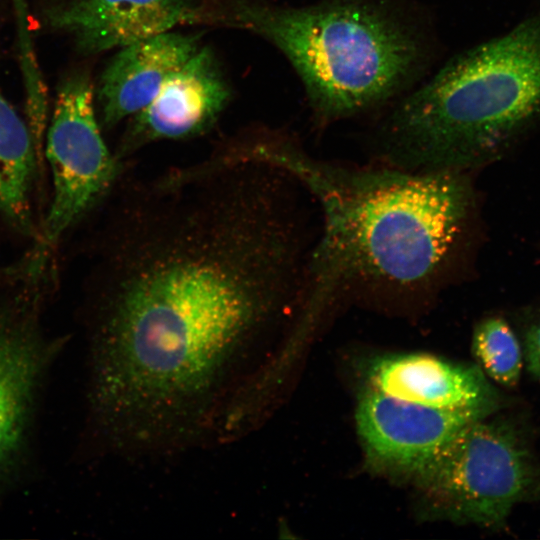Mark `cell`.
Segmentation results:
<instances>
[{
	"instance_id": "cell-9",
	"label": "cell",
	"mask_w": 540,
	"mask_h": 540,
	"mask_svg": "<svg viewBox=\"0 0 540 540\" xmlns=\"http://www.w3.org/2000/svg\"><path fill=\"white\" fill-rule=\"evenodd\" d=\"M200 15L192 0H70L50 8L45 19L72 35L81 51L100 53L191 24Z\"/></svg>"
},
{
	"instance_id": "cell-15",
	"label": "cell",
	"mask_w": 540,
	"mask_h": 540,
	"mask_svg": "<svg viewBox=\"0 0 540 540\" xmlns=\"http://www.w3.org/2000/svg\"><path fill=\"white\" fill-rule=\"evenodd\" d=\"M525 358L527 369L540 382V322L533 325L527 332Z\"/></svg>"
},
{
	"instance_id": "cell-5",
	"label": "cell",
	"mask_w": 540,
	"mask_h": 540,
	"mask_svg": "<svg viewBox=\"0 0 540 540\" xmlns=\"http://www.w3.org/2000/svg\"><path fill=\"white\" fill-rule=\"evenodd\" d=\"M413 478L442 516L486 528L502 527L512 508L540 489V469L518 430L477 420Z\"/></svg>"
},
{
	"instance_id": "cell-1",
	"label": "cell",
	"mask_w": 540,
	"mask_h": 540,
	"mask_svg": "<svg viewBox=\"0 0 540 540\" xmlns=\"http://www.w3.org/2000/svg\"><path fill=\"white\" fill-rule=\"evenodd\" d=\"M284 175L214 154L128 186L95 344L171 393L214 388L252 364L296 280Z\"/></svg>"
},
{
	"instance_id": "cell-14",
	"label": "cell",
	"mask_w": 540,
	"mask_h": 540,
	"mask_svg": "<svg viewBox=\"0 0 540 540\" xmlns=\"http://www.w3.org/2000/svg\"><path fill=\"white\" fill-rule=\"evenodd\" d=\"M35 149L28 123L14 110L0 88V178L26 168L34 158Z\"/></svg>"
},
{
	"instance_id": "cell-4",
	"label": "cell",
	"mask_w": 540,
	"mask_h": 540,
	"mask_svg": "<svg viewBox=\"0 0 540 540\" xmlns=\"http://www.w3.org/2000/svg\"><path fill=\"white\" fill-rule=\"evenodd\" d=\"M540 120V5L509 30L450 58L398 99L392 143L411 166L478 164Z\"/></svg>"
},
{
	"instance_id": "cell-8",
	"label": "cell",
	"mask_w": 540,
	"mask_h": 540,
	"mask_svg": "<svg viewBox=\"0 0 540 540\" xmlns=\"http://www.w3.org/2000/svg\"><path fill=\"white\" fill-rule=\"evenodd\" d=\"M230 97L213 52L200 46L163 84L151 103L130 118L115 156L122 161L148 143L207 132Z\"/></svg>"
},
{
	"instance_id": "cell-3",
	"label": "cell",
	"mask_w": 540,
	"mask_h": 540,
	"mask_svg": "<svg viewBox=\"0 0 540 540\" xmlns=\"http://www.w3.org/2000/svg\"><path fill=\"white\" fill-rule=\"evenodd\" d=\"M233 20L286 57L320 124L395 102L417 85L435 54L430 22L406 0L240 3Z\"/></svg>"
},
{
	"instance_id": "cell-10",
	"label": "cell",
	"mask_w": 540,
	"mask_h": 540,
	"mask_svg": "<svg viewBox=\"0 0 540 540\" xmlns=\"http://www.w3.org/2000/svg\"><path fill=\"white\" fill-rule=\"evenodd\" d=\"M370 386L405 401L488 417L499 397L477 366L456 364L426 354H406L375 360Z\"/></svg>"
},
{
	"instance_id": "cell-13",
	"label": "cell",
	"mask_w": 540,
	"mask_h": 540,
	"mask_svg": "<svg viewBox=\"0 0 540 540\" xmlns=\"http://www.w3.org/2000/svg\"><path fill=\"white\" fill-rule=\"evenodd\" d=\"M473 353L486 374L505 386L518 383L522 354L518 340L501 318H488L474 330Z\"/></svg>"
},
{
	"instance_id": "cell-2",
	"label": "cell",
	"mask_w": 540,
	"mask_h": 540,
	"mask_svg": "<svg viewBox=\"0 0 540 540\" xmlns=\"http://www.w3.org/2000/svg\"><path fill=\"white\" fill-rule=\"evenodd\" d=\"M256 152L322 207L323 233L304 291L309 312L351 284L424 281L448 256L467 216L470 194L460 172L351 169L274 135H263Z\"/></svg>"
},
{
	"instance_id": "cell-12",
	"label": "cell",
	"mask_w": 540,
	"mask_h": 540,
	"mask_svg": "<svg viewBox=\"0 0 540 540\" xmlns=\"http://www.w3.org/2000/svg\"><path fill=\"white\" fill-rule=\"evenodd\" d=\"M45 350L27 306L0 310V471L19 449Z\"/></svg>"
},
{
	"instance_id": "cell-7",
	"label": "cell",
	"mask_w": 540,
	"mask_h": 540,
	"mask_svg": "<svg viewBox=\"0 0 540 540\" xmlns=\"http://www.w3.org/2000/svg\"><path fill=\"white\" fill-rule=\"evenodd\" d=\"M486 418L466 410L429 407L389 396L372 386L361 394L356 423L369 461L414 476L471 423Z\"/></svg>"
},
{
	"instance_id": "cell-11",
	"label": "cell",
	"mask_w": 540,
	"mask_h": 540,
	"mask_svg": "<svg viewBox=\"0 0 540 540\" xmlns=\"http://www.w3.org/2000/svg\"><path fill=\"white\" fill-rule=\"evenodd\" d=\"M200 46L197 37L172 30L118 49L100 80L102 122L111 127L142 111Z\"/></svg>"
},
{
	"instance_id": "cell-6",
	"label": "cell",
	"mask_w": 540,
	"mask_h": 540,
	"mask_svg": "<svg viewBox=\"0 0 540 540\" xmlns=\"http://www.w3.org/2000/svg\"><path fill=\"white\" fill-rule=\"evenodd\" d=\"M46 131L53 198L43 236L52 244L113 188L122 162L102 137L87 76H70L59 86Z\"/></svg>"
}]
</instances>
